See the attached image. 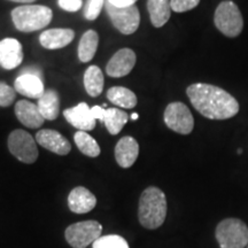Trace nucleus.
Returning a JSON list of instances; mask_svg holds the SVG:
<instances>
[{
    "instance_id": "72a5a7b5",
    "label": "nucleus",
    "mask_w": 248,
    "mask_h": 248,
    "mask_svg": "<svg viewBox=\"0 0 248 248\" xmlns=\"http://www.w3.org/2000/svg\"><path fill=\"white\" fill-rule=\"evenodd\" d=\"M138 117H139V115L137 113H133L132 115H131V120H133V121H136V120H138Z\"/></svg>"
},
{
    "instance_id": "c85d7f7f",
    "label": "nucleus",
    "mask_w": 248,
    "mask_h": 248,
    "mask_svg": "<svg viewBox=\"0 0 248 248\" xmlns=\"http://www.w3.org/2000/svg\"><path fill=\"white\" fill-rule=\"evenodd\" d=\"M199 2L200 0H170V6L176 13H184L197 7Z\"/></svg>"
},
{
    "instance_id": "f8f14e48",
    "label": "nucleus",
    "mask_w": 248,
    "mask_h": 248,
    "mask_svg": "<svg viewBox=\"0 0 248 248\" xmlns=\"http://www.w3.org/2000/svg\"><path fill=\"white\" fill-rule=\"evenodd\" d=\"M63 116L68 123H70L74 128L78 129V131H91L95 128L94 117L91 114V108L86 102H80L75 107L68 108L63 110Z\"/></svg>"
},
{
    "instance_id": "f704fd0d",
    "label": "nucleus",
    "mask_w": 248,
    "mask_h": 248,
    "mask_svg": "<svg viewBox=\"0 0 248 248\" xmlns=\"http://www.w3.org/2000/svg\"><path fill=\"white\" fill-rule=\"evenodd\" d=\"M238 154H243V150H241V148L240 150H238Z\"/></svg>"
},
{
    "instance_id": "9b49d317",
    "label": "nucleus",
    "mask_w": 248,
    "mask_h": 248,
    "mask_svg": "<svg viewBox=\"0 0 248 248\" xmlns=\"http://www.w3.org/2000/svg\"><path fill=\"white\" fill-rule=\"evenodd\" d=\"M36 141L42 147L58 155H67L70 153L71 146L66 137L60 132L51 129H43L36 133Z\"/></svg>"
},
{
    "instance_id": "2eb2a0df",
    "label": "nucleus",
    "mask_w": 248,
    "mask_h": 248,
    "mask_svg": "<svg viewBox=\"0 0 248 248\" xmlns=\"http://www.w3.org/2000/svg\"><path fill=\"white\" fill-rule=\"evenodd\" d=\"M139 144L131 136H125L117 141L115 146V160L117 164L126 169L132 167L138 159Z\"/></svg>"
},
{
    "instance_id": "f03ea898",
    "label": "nucleus",
    "mask_w": 248,
    "mask_h": 248,
    "mask_svg": "<svg viewBox=\"0 0 248 248\" xmlns=\"http://www.w3.org/2000/svg\"><path fill=\"white\" fill-rule=\"evenodd\" d=\"M167 198L162 190L150 186L142 191L139 199L138 218L140 224L148 230L159 229L166 221Z\"/></svg>"
},
{
    "instance_id": "aec40b11",
    "label": "nucleus",
    "mask_w": 248,
    "mask_h": 248,
    "mask_svg": "<svg viewBox=\"0 0 248 248\" xmlns=\"http://www.w3.org/2000/svg\"><path fill=\"white\" fill-rule=\"evenodd\" d=\"M38 109L45 120L54 121L60 114V97L55 90H47L44 95L38 99Z\"/></svg>"
},
{
    "instance_id": "0eeeda50",
    "label": "nucleus",
    "mask_w": 248,
    "mask_h": 248,
    "mask_svg": "<svg viewBox=\"0 0 248 248\" xmlns=\"http://www.w3.org/2000/svg\"><path fill=\"white\" fill-rule=\"evenodd\" d=\"M102 225L97 221L74 223L64 231L67 243L73 248H86L101 237Z\"/></svg>"
},
{
    "instance_id": "412c9836",
    "label": "nucleus",
    "mask_w": 248,
    "mask_h": 248,
    "mask_svg": "<svg viewBox=\"0 0 248 248\" xmlns=\"http://www.w3.org/2000/svg\"><path fill=\"white\" fill-rule=\"evenodd\" d=\"M107 98L111 104L115 105L117 107L126 108V109H131V108L137 106V95L131 90L123 88V86H113L107 91Z\"/></svg>"
},
{
    "instance_id": "393cba45",
    "label": "nucleus",
    "mask_w": 248,
    "mask_h": 248,
    "mask_svg": "<svg viewBox=\"0 0 248 248\" xmlns=\"http://www.w3.org/2000/svg\"><path fill=\"white\" fill-rule=\"evenodd\" d=\"M74 140L78 150L89 157H97L100 155V146L92 136L85 131H77L74 136Z\"/></svg>"
},
{
    "instance_id": "f257e3e1",
    "label": "nucleus",
    "mask_w": 248,
    "mask_h": 248,
    "mask_svg": "<svg viewBox=\"0 0 248 248\" xmlns=\"http://www.w3.org/2000/svg\"><path fill=\"white\" fill-rule=\"evenodd\" d=\"M192 106L209 120H229L239 113V102L224 89L206 83H194L186 89Z\"/></svg>"
},
{
    "instance_id": "4468645a",
    "label": "nucleus",
    "mask_w": 248,
    "mask_h": 248,
    "mask_svg": "<svg viewBox=\"0 0 248 248\" xmlns=\"http://www.w3.org/2000/svg\"><path fill=\"white\" fill-rule=\"evenodd\" d=\"M75 38V31L68 28H54L40 33L39 43L46 49L66 47Z\"/></svg>"
},
{
    "instance_id": "ddd939ff",
    "label": "nucleus",
    "mask_w": 248,
    "mask_h": 248,
    "mask_svg": "<svg viewBox=\"0 0 248 248\" xmlns=\"http://www.w3.org/2000/svg\"><path fill=\"white\" fill-rule=\"evenodd\" d=\"M23 61V48L15 38L0 40V66L6 70H12L20 66Z\"/></svg>"
},
{
    "instance_id": "423d86ee",
    "label": "nucleus",
    "mask_w": 248,
    "mask_h": 248,
    "mask_svg": "<svg viewBox=\"0 0 248 248\" xmlns=\"http://www.w3.org/2000/svg\"><path fill=\"white\" fill-rule=\"evenodd\" d=\"M8 150L21 162L31 164L38 159V148L32 136L22 129H16L8 136Z\"/></svg>"
},
{
    "instance_id": "39448f33",
    "label": "nucleus",
    "mask_w": 248,
    "mask_h": 248,
    "mask_svg": "<svg viewBox=\"0 0 248 248\" xmlns=\"http://www.w3.org/2000/svg\"><path fill=\"white\" fill-rule=\"evenodd\" d=\"M216 239L221 248L248 246V228L239 218H225L216 226Z\"/></svg>"
},
{
    "instance_id": "dca6fc26",
    "label": "nucleus",
    "mask_w": 248,
    "mask_h": 248,
    "mask_svg": "<svg viewBox=\"0 0 248 248\" xmlns=\"http://www.w3.org/2000/svg\"><path fill=\"white\" fill-rule=\"evenodd\" d=\"M95 204H97L95 195L83 186H77L74 190H71L68 195V207L75 214H86L91 212Z\"/></svg>"
},
{
    "instance_id": "b1692460",
    "label": "nucleus",
    "mask_w": 248,
    "mask_h": 248,
    "mask_svg": "<svg viewBox=\"0 0 248 248\" xmlns=\"http://www.w3.org/2000/svg\"><path fill=\"white\" fill-rule=\"evenodd\" d=\"M129 121V115L124 110L119 108H108L105 113L104 124L110 135L115 136L122 131L126 123Z\"/></svg>"
},
{
    "instance_id": "6ab92c4d",
    "label": "nucleus",
    "mask_w": 248,
    "mask_h": 248,
    "mask_svg": "<svg viewBox=\"0 0 248 248\" xmlns=\"http://www.w3.org/2000/svg\"><path fill=\"white\" fill-rule=\"evenodd\" d=\"M147 9L151 23L155 28L163 27L171 15L170 0H147Z\"/></svg>"
},
{
    "instance_id": "f3484780",
    "label": "nucleus",
    "mask_w": 248,
    "mask_h": 248,
    "mask_svg": "<svg viewBox=\"0 0 248 248\" xmlns=\"http://www.w3.org/2000/svg\"><path fill=\"white\" fill-rule=\"evenodd\" d=\"M14 89L24 97L32 99H40L45 93L42 77L33 74H21L15 79Z\"/></svg>"
},
{
    "instance_id": "7c9ffc66",
    "label": "nucleus",
    "mask_w": 248,
    "mask_h": 248,
    "mask_svg": "<svg viewBox=\"0 0 248 248\" xmlns=\"http://www.w3.org/2000/svg\"><path fill=\"white\" fill-rule=\"evenodd\" d=\"M105 113H106V109L102 106H93L91 108V114L94 117V120H99L101 122H104Z\"/></svg>"
},
{
    "instance_id": "c9c22d12",
    "label": "nucleus",
    "mask_w": 248,
    "mask_h": 248,
    "mask_svg": "<svg viewBox=\"0 0 248 248\" xmlns=\"http://www.w3.org/2000/svg\"><path fill=\"white\" fill-rule=\"evenodd\" d=\"M247 247H248V246H247Z\"/></svg>"
},
{
    "instance_id": "5701e85b",
    "label": "nucleus",
    "mask_w": 248,
    "mask_h": 248,
    "mask_svg": "<svg viewBox=\"0 0 248 248\" xmlns=\"http://www.w3.org/2000/svg\"><path fill=\"white\" fill-rule=\"evenodd\" d=\"M99 45V36L97 31L88 30L78 44V59L82 62H89L94 58L95 52L98 49Z\"/></svg>"
},
{
    "instance_id": "bb28decb",
    "label": "nucleus",
    "mask_w": 248,
    "mask_h": 248,
    "mask_svg": "<svg viewBox=\"0 0 248 248\" xmlns=\"http://www.w3.org/2000/svg\"><path fill=\"white\" fill-rule=\"evenodd\" d=\"M15 98H16L15 89L4 82H0V107H9L13 105Z\"/></svg>"
},
{
    "instance_id": "4be33fe9",
    "label": "nucleus",
    "mask_w": 248,
    "mask_h": 248,
    "mask_svg": "<svg viewBox=\"0 0 248 248\" xmlns=\"http://www.w3.org/2000/svg\"><path fill=\"white\" fill-rule=\"evenodd\" d=\"M104 74L98 66H90L84 74V88L90 97L100 95L104 90Z\"/></svg>"
},
{
    "instance_id": "7ed1b4c3",
    "label": "nucleus",
    "mask_w": 248,
    "mask_h": 248,
    "mask_svg": "<svg viewBox=\"0 0 248 248\" xmlns=\"http://www.w3.org/2000/svg\"><path fill=\"white\" fill-rule=\"evenodd\" d=\"M53 18V12L47 6L24 5L12 11V20L21 32H33L47 27Z\"/></svg>"
},
{
    "instance_id": "9d476101",
    "label": "nucleus",
    "mask_w": 248,
    "mask_h": 248,
    "mask_svg": "<svg viewBox=\"0 0 248 248\" xmlns=\"http://www.w3.org/2000/svg\"><path fill=\"white\" fill-rule=\"evenodd\" d=\"M137 57L131 48H121L117 51L106 66L107 75L114 78H120L129 75L135 67Z\"/></svg>"
},
{
    "instance_id": "2f4dec72",
    "label": "nucleus",
    "mask_w": 248,
    "mask_h": 248,
    "mask_svg": "<svg viewBox=\"0 0 248 248\" xmlns=\"http://www.w3.org/2000/svg\"><path fill=\"white\" fill-rule=\"evenodd\" d=\"M107 1L116 7H129L135 5L137 0H107Z\"/></svg>"
},
{
    "instance_id": "1a4fd4ad",
    "label": "nucleus",
    "mask_w": 248,
    "mask_h": 248,
    "mask_svg": "<svg viewBox=\"0 0 248 248\" xmlns=\"http://www.w3.org/2000/svg\"><path fill=\"white\" fill-rule=\"evenodd\" d=\"M106 11L113 26L123 35H132L138 30L140 24V13L137 6L116 7L107 1Z\"/></svg>"
},
{
    "instance_id": "a878e982",
    "label": "nucleus",
    "mask_w": 248,
    "mask_h": 248,
    "mask_svg": "<svg viewBox=\"0 0 248 248\" xmlns=\"http://www.w3.org/2000/svg\"><path fill=\"white\" fill-rule=\"evenodd\" d=\"M92 248H130L128 241L117 234H107L98 238L92 244Z\"/></svg>"
},
{
    "instance_id": "473e14b6",
    "label": "nucleus",
    "mask_w": 248,
    "mask_h": 248,
    "mask_svg": "<svg viewBox=\"0 0 248 248\" xmlns=\"http://www.w3.org/2000/svg\"><path fill=\"white\" fill-rule=\"evenodd\" d=\"M14 2H21V4H31V2L36 1V0H11Z\"/></svg>"
},
{
    "instance_id": "6e6552de",
    "label": "nucleus",
    "mask_w": 248,
    "mask_h": 248,
    "mask_svg": "<svg viewBox=\"0 0 248 248\" xmlns=\"http://www.w3.org/2000/svg\"><path fill=\"white\" fill-rule=\"evenodd\" d=\"M166 125L179 135H190L194 129V119L190 108L181 101H175L166 107L163 114Z\"/></svg>"
},
{
    "instance_id": "20e7f679",
    "label": "nucleus",
    "mask_w": 248,
    "mask_h": 248,
    "mask_svg": "<svg viewBox=\"0 0 248 248\" xmlns=\"http://www.w3.org/2000/svg\"><path fill=\"white\" fill-rule=\"evenodd\" d=\"M214 23L219 32L229 38H235L243 32L244 17L239 7L231 0H224L217 6Z\"/></svg>"
},
{
    "instance_id": "c756f323",
    "label": "nucleus",
    "mask_w": 248,
    "mask_h": 248,
    "mask_svg": "<svg viewBox=\"0 0 248 248\" xmlns=\"http://www.w3.org/2000/svg\"><path fill=\"white\" fill-rule=\"evenodd\" d=\"M58 4L63 11L67 12H77L82 7V0H58Z\"/></svg>"
},
{
    "instance_id": "cd10ccee",
    "label": "nucleus",
    "mask_w": 248,
    "mask_h": 248,
    "mask_svg": "<svg viewBox=\"0 0 248 248\" xmlns=\"http://www.w3.org/2000/svg\"><path fill=\"white\" fill-rule=\"evenodd\" d=\"M105 5V0H88L84 8V16L86 20L94 21L101 13V9Z\"/></svg>"
},
{
    "instance_id": "a211bd4d",
    "label": "nucleus",
    "mask_w": 248,
    "mask_h": 248,
    "mask_svg": "<svg viewBox=\"0 0 248 248\" xmlns=\"http://www.w3.org/2000/svg\"><path fill=\"white\" fill-rule=\"evenodd\" d=\"M14 113L17 120L27 128L37 129L44 124L45 119L40 114L38 106L28 100L17 101L15 105Z\"/></svg>"
}]
</instances>
